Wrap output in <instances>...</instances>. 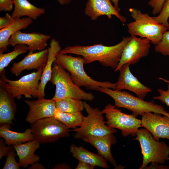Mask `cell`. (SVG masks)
Wrapping results in <instances>:
<instances>
[{
  "instance_id": "obj_1",
  "label": "cell",
  "mask_w": 169,
  "mask_h": 169,
  "mask_svg": "<svg viewBox=\"0 0 169 169\" xmlns=\"http://www.w3.org/2000/svg\"><path fill=\"white\" fill-rule=\"evenodd\" d=\"M131 38V37H124L120 42L111 46L101 44L86 46H68L59 52L81 56L85 64L98 61L104 66L115 69L118 65L123 49Z\"/></svg>"
},
{
  "instance_id": "obj_2",
  "label": "cell",
  "mask_w": 169,
  "mask_h": 169,
  "mask_svg": "<svg viewBox=\"0 0 169 169\" xmlns=\"http://www.w3.org/2000/svg\"><path fill=\"white\" fill-rule=\"evenodd\" d=\"M56 58L55 61L69 73L72 80L78 87H84L87 90L98 91L100 87L115 90V83L98 81L89 76L84 69V63L83 58L74 57L59 52Z\"/></svg>"
},
{
  "instance_id": "obj_3",
  "label": "cell",
  "mask_w": 169,
  "mask_h": 169,
  "mask_svg": "<svg viewBox=\"0 0 169 169\" xmlns=\"http://www.w3.org/2000/svg\"><path fill=\"white\" fill-rule=\"evenodd\" d=\"M99 91L105 93L111 97L117 108H124L132 111L137 116L141 115L145 113L151 112L167 116L169 117V113L161 105L155 104L153 100L145 101L129 93L121 90L117 91L107 88L100 87Z\"/></svg>"
},
{
  "instance_id": "obj_4",
  "label": "cell",
  "mask_w": 169,
  "mask_h": 169,
  "mask_svg": "<svg viewBox=\"0 0 169 169\" xmlns=\"http://www.w3.org/2000/svg\"><path fill=\"white\" fill-rule=\"evenodd\" d=\"M129 11L134 20L127 25L129 33L131 35L146 38L155 45L158 44L167 28L156 21L148 14L142 13L137 8H131Z\"/></svg>"
},
{
  "instance_id": "obj_5",
  "label": "cell",
  "mask_w": 169,
  "mask_h": 169,
  "mask_svg": "<svg viewBox=\"0 0 169 169\" xmlns=\"http://www.w3.org/2000/svg\"><path fill=\"white\" fill-rule=\"evenodd\" d=\"M50 82L55 86L54 95L52 99L56 101L66 98L92 101L95 96L91 93L85 92L75 85L70 75L55 61L52 65Z\"/></svg>"
},
{
  "instance_id": "obj_6",
  "label": "cell",
  "mask_w": 169,
  "mask_h": 169,
  "mask_svg": "<svg viewBox=\"0 0 169 169\" xmlns=\"http://www.w3.org/2000/svg\"><path fill=\"white\" fill-rule=\"evenodd\" d=\"M133 139L139 142L143 156L142 163L139 169H143L150 162L164 164L169 157V146L164 141H156L146 128L139 129Z\"/></svg>"
},
{
  "instance_id": "obj_7",
  "label": "cell",
  "mask_w": 169,
  "mask_h": 169,
  "mask_svg": "<svg viewBox=\"0 0 169 169\" xmlns=\"http://www.w3.org/2000/svg\"><path fill=\"white\" fill-rule=\"evenodd\" d=\"M83 104L88 115L84 117L79 128L71 130L75 132V138L82 139L88 136H103L117 132L116 130L106 125L102 110L98 108H93L86 101L83 102Z\"/></svg>"
},
{
  "instance_id": "obj_8",
  "label": "cell",
  "mask_w": 169,
  "mask_h": 169,
  "mask_svg": "<svg viewBox=\"0 0 169 169\" xmlns=\"http://www.w3.org/2000/svg\"><path fill=\"white\" fill-rule=\"evenodd\" d=\"M30 125L34 139L40 144L54 142L70 136L69 128L54 117L39 120Z\"/></svg>"
},
{
  "instance_id": "obj_9",
  "label": "cell",
  "mask_w": 169,
  "mask_h": 169,
  "mask_svg": "<svg viewBox=\"0 0 169 169\" xmlns=\"http://www.w3.org/2000/svg\"><path fill=\"white\" fill-rule=\"evenodd\" d=\"M102 111L105 115L107 125L120 130L124 137L136 136L139 128L141 127V120L137 118L136 115L125 114L110 104L107 105Z\"/></svg>"
},
{
  "instance_id": "obj_10",
  "label": "cell",
  "mask_w": 169,
  "mask_h": 169,
  "mask_svg": "<svg viewBox=\"0 0 169 169\" xmlns=\"http://www.w3.org/2000/svg\"><path fill=\"white\" fill-rule=\"evenodd\" d=\"M43 69L23 76L17 80L8 79L5 74L0 76L7 90L18 100L37 98L38 92Z\"/></svg>"
},
{
  "instance_id": "obj_11",
  "label": "cell",
  "mask_w": 169,
  "mask_h": 169,
  "mask_svg": "<svg viewBox=\"0 0 169 169\" xmlns=\"http://www.w3.org/2000/svg\"><path fill=\"white\" fill-rule=\"evenodd\" d=\"M150 41L145 38H139L131 35L130 40L124 47L115 72L119 70L124 64H134L148 54L150 48Z\"/></svg>"
},
{
  "instance_id": "obj_12",
  "label": "cell",
  "mask_w": 169,
  "mask_h": 169,
  "mask_svg": "<svg viewBox=\"0 0 169 169\" xmlns=\"http://www.w3.org/2000/svg\"><path fill=\"white\" fill-rule=\"evenodd\" d=\"M141 116V127L149 131L155 140L163 138L169 140L168 117L151 112L145 113Z\"/></svg>"
},
{
  "instance_id": "obj_13",
  "label": "cell",
  "mask_w": 169,
  "mask_h": 169,
  "mask_svg": "<svg viewBox=\"0 0 169 169\" xmlns=\"http://www.w3.org/2000/svg\"><path fill=\"white\" fill-rule=\"evenodd\" d=\"M130 65L125 64L119 70L120 74L116 84L115 90H127L135 94L137 97L143 99L152 90L141 84L131 72Z\"/></svg>"
},
{
  "instance_id": "obj_14",
  "label": "cell",
  "mask_w": 169,
  "mask_h": 169,
  "mask_svg": "<svg viewBox=\"0 0 169 169\" xmlns=\"http://www.w3.org/2000/svg\"><path fill=\"white\" fill-rule=\"evenodd\" d=\"M51 38L48 35L33 32L25 33L18 30L13 34L8 40V45L14 46L18 44L28 45L29 52L42 51L47 46V41Z\"/></svg>"
},
{
  "instance_id": "obj_15",
  "label": "cell",
  "mask_w": 169,
  "mask_h": 169,
  "mask_svg": "<svg viewBox=\"0 0 169 169\" xmlns=\"http://www.w3.org/2000/svg\"><path fill=\"white\" fill-rule=\"evenodd\" d=\"M25 102L29 107L25 120L30 124L42 119L54 117L56 106V102L52 99L26 100Z\"/></svg>"
},
{
  "instance_id": "obj_16",
  "label": "cell",
  "mask_w": 169,
  "mask_h": 169,
  "mask_svg": "<svg viewBox=\"0 0 169 169\" xmlns=\"http://www.w3.org/2000/svg\"><path fill=\"white\" fill-rule=\"evenodd\" d=\"M84 12L92 20H95L102 15L106 16L111 19L114 15L123 23L126 21V18L120 14L110 0H88Z\"/></svg>"
},
{
  "instance_id": "obj_17",
  "label": "cell",
  "mask_w": 169,
  "mask_h": 169,
  "mask_svg": "<svg viewBox=\"0 0 169 169\" xmlns=\"http://www.w3.org/2000/svg\"><path fill=\"white\" fill-rule=\"evenodd\" d=\"M48 57V49L36 53L29 52L20 61L13 63L10 71L16 76H18L25 70H39L45 66Z\"/></svg>"
},
{
  "instance_id": "obj_18",
  "label": "cell",
  "mask_w": 169,
  "mask_h": 169,
  "mask_svg": "<svg viewBox=\"0 0 169 169\" xmlns=\"http://www.w3.org/2000/svg\"><path fill=\"white\" fill-rule=\"evenodd\" d=\"M15 97L6 89L4 82L0 78V124H13L15 120L16 104Z\"/></svg>"
},
{
  "instance_id": "obj_19",
  "label": "cell",
  "mask_w": 169,
  "mask_h": 169,
  "mask_svg": "<svg viewBox=\"0 0 169 169\" xmlns=\"http://www.w3.org/2000/svg\"><path fill=\"white\" fill-rule=\"evenodd\" d=\"M84 142L90 144L97 150L98 154L103 157L115 167L117 166L111 151V146L117 141L113 133L100 136H88L82 139Z\"/></svg>"
},
{
  "instance_id": "obj_20",
  "label": "cell",
  "mask_w": 169,
  "mask_h": 169,
  "mask_svg": "<svg viewBox=\"0 0 169 169\" xmlns=\"http://www.w3.org/2000/svg\"><path fill=\"white\" fill-rule=\"evenodd\" d=\"M48 49V59L47 63L43 69L38 90V99L44 98L46 85L50 81L52 76L53 64L56 60L57 54L62 49L59 41L54 38L52 39Z\"/></svg>"
},
{
  "instance_id": "obj_21",
  "label": "cell",
  "mask_w": 169,
  "mask_h": 169,
  "mask_svg": "<svg viewBox=\"0 0 169 169\" xmlns=\"http://www.w3.org/2000/svg\"><path fill=\"white\" fill-rule=\"evenodd\" d=\"M40 143L34 139L24 143L13 146L19 158L20 167L24 168L28 165L38 161L40 156L34 154L35 151L40 146Z\"/></svg>"
},
{
  "instance_id": "obj_22",
  "label": "cell",
  "mask_w": 169,
  "mask_h": 169,
  "mask_svg": "<svg viewBox=\"0 0 169 169\" xmlns=\"http://www.w3.org/2000/svg\"><path fill=\"white\" fill-rule=\"evenodd\" d=\"M33 19L25 17L16 18L7 27L0 30V53L7 50L8 40L11 36L17 31L27 28L33 23Z\"/></svg>"
},
{
  "instance_id": "obj_23",
  "label": "cell",
  "mask_w": 169,
  "mask_h": 169,
  "mask_svg": "<svg viewBox=\"0 0 169 169\" xmlns=\"http://www.w3.org/2000/svg\"><path fill=\"white\" fill-rule=\"evenodd\" d=\"M10 125L5 124L0 126V137L4 139L7 145L13 146L34 139L30 128H27L23 132H17L10 130Z\"/></svg>"
},
{
  "instance_id": "obj_24",
  "label": "cell",
  "mask_w": 169,
  "mask_h": 169,
  "mask_svg": "<svg viewBox=\"0 0 169 169\" xmlns=\"http://www.w3.org/2000/svg\"><path fill=\"white\" fill-rule=\"evenodd\" d=\"M70 151L73 157L79 161L104 168L109 167L107 161L103 157L89 151L82 146L77 147L72 144Z\"/></svg>"
},
{
  "instance_id": "obj_25",
  "label": "cell",
  "mask_w": 169,
  "mask_h": 169,
  "mask_svg": "<svg viewBox=\"0 0 169 169\" xmlns=\"http://www.w3.org/2000/svg\"><path fill=\"white\" fill-rule=\"evenodd\" d=\"M14 9L11 14L13 18L26 16L36 20L44 14L45 9L38 8L30 3L27 0H13Z\"/></svg>"
},
{
  "instance_id": "obj_26",
  "label": "cell",
  "mask_w": 169,
  "mask_h": 169,
  "mask_svg": "<svg viewBox=\"0 0 169 169\" xmlns=\"http://www.w3.org/2000/svg\"><path fill=\"white\" fill-rule=\"evenodd\" d=\"M54 117L69 129H74L81 125L84 116L81 112H65L61 111L56 109Z\"/></svg>"
},
{
  "instance_id": "obj_27",
  "label": "cell",
  "mask_w": 169,
  "mask_h": 169,
  "mask_svg": "<svg viewBox=\"0 0 169 169\" xmlns=\"http://www.w3.org/2000/svg\"><path fill=\"white\" fill-rule=\"evenodd\" d=\"M28 51V46L24 44H18L14 46L12 51L6 54L0 53V75L5 74V68L18 55Z\"/></svg>"
},
{
  "instance_id": "obj_28",
  "label": "cell",
  "mask_w": 169,
  "mask_h": 169,
  "mask_svg": "<svg viewBox=\"0 0 169 169\" xmlns=\"http://www.w3.org/2000/svg\"><path fill=\"white\" fill-rule=\"evenodd\" d=\"M55 102L56 109L63 112L74 113L81 112L84 109L83 102L81 100L66 98Z\"/></svg>"
},
{
  "instance_id": "obj_29",
  "label": "cell",
  "mask_w": 169,
  "mask_h": 169,
  "mask_svg": "<svg viewBox=\"0 0 169 169\" xmlns=\"http://www.w3.org/2000/svg\"><path fill=\"white\" fill-rule=\"evenodd\" d=\"M153 17L156 21L163 24L168 30H169V23L168 22L169 18V0H165L158 15Z\"/></svg>"
},
{
  "instance_id": "obj_30",
  "label": "cell",
  "mask_w": 169,
  "mask_h": 169,
  "mask_svg": "<svg viewBox=\"0 0 169 169\" xmlns=\"http://www.w3.org/2000/svg\"><path fill=\"white\" fill-rule=\"evenodd\" d=\"M155 50L164 56H169V31L164 33L161 40L156 45Z\"/></svg>"
},
{
  "instance_id": "obj_31",
  "label": "cell",
  "mask_w": 169,
  "mask_h": 169,
  "mask_svg": "<svg viewBox=\"0 0 169 169\" xmlns=\"http://www.w3.org/2000/svg\"><path fill=\"white\" fill-rule=\"evenodd\" d=\"M16 151L13 146L7 155L6 159L3 169H19L20 166L15 159Z\"/></svg>"
},
{
  "instance_id": "obj_32",
  "label": "cell",
  "mask_w": 169,
  "mask_h": 169,
  "mask_svg": "<svg viewBox=\"0 0 169 169\" xmlns=\"http://www.w3.org/2000/svg\"><path fill=\"white\" fill-rule=\"evenodd\" d=\"M157 91L159 94V95L154 96L153 99L159 100L169 106V83H168L167 89L166 90H164L161 88H159L157 90Z\"/></svg>"
},
{
  "instance_id": "obj_33",
  "label": "cell",
  "mask_w": 169,
  "mask_h": 169,
  "mask_svg": "<svg viewBox=\"0 0 169 169\" xmlns=\"http://www.w3.org/2000/svg\"><path fill=\"white\" fill-rule=\"evenodd\" d=\"M166 0H150L148 5L152 8L153 15L159 14L161 11Z\"/></svg>"
},
{
  "instance_id": "obj_34",
  "label": "cell",
  "mask_w": 169,
  "mask_h": 169,
  "mask_svg": "<svg viewBox=\"0 0 169 169\" xmlns=\"http://www.w3.org/2000/svg\"><path fill=\"white\" fill-rule=\"evenodd\" d=\"M13 0H0V11L11 12L13 8Z\"/></svg>"
},
{
  "instance_id": "obj_35",
  "label": "cell",
  "mask_w": 169,
  "mask_h": 169,
  "mask_svg": "<svg viewBox=\"0 0 169 169\" xmlns=\"http://www.w3.org/2000/svg\"><path fill=\"white\" fill-rule=\"evenodd\" d=\"M13 18L9 13H7L3 17H0V29L4 28L11 24L13 21Z\"/></svg>"
},
{
  "instance_id": "obj_36",
  "label": "cell",
  "mask_w": 169,
  "mask_h": 169,
  "mask_svg": "<svg viewBox=\"0 0 169 169\" xmlns=\"http://www.w3.org/2000/svg\"><path fill=\"white\" fill-rule=\"evenodd\" d=\"M5 141L2 138L0 139V160L4 156H7L10 150L13 147L12 146H7Z\"/></svg>"
},
{
  "instance_id": "obj_37",
  "label": "cell",
  "mask_w": 169,
  "mask_h": 169,
  "mask_svg": "<svg viewBox=\"0 0 169 169\" xmlns=\"http://www.w3.org/2000/svg\"><path fill=\"white\" fill-rule=\"evenodd\" d=\"M95 166L86 163L79 161L78 164L75 169H93Z\"/></svg>"
},
{
  "instance_id": "obj_38",
  "label": "cell",
  "mask_w": 169,
  "mask_h": 169,
  "mask_svg": "<svg viewBox=\"0 0 169 169\" xmlns=\"http://www.w3.org/2000/svg\"><path fill=\"white\" fill-rule=\"evenodd\" d=\"M158 163L156 162H152L150 166H147L145 169H169V166H166L159 165Z\"/></svg>"
},
{
  "instance_id": "obj_39",
  "label": "cell",
  "mask_w": 169,
  "mask_h": 169,
  "mask_svg": "<svg viewBox=\"0 0 169 169\" xmlns=\"http://www.w3.org/2000/svg\"><path fill=\"white\" fill-rule=\"evenodd\" d=\"M38 162H36L28 167V169H45V167L42 164L38 163Z\"/></svg>"
},
{
  "instance_id": "obj_40",
  "label": "cell",
  "mask_w": 169,
  "mask_h": 169,
  "mask_svg": "<svg viewBox=\"0 0 169 169\" xmlns=\"http://www.w3.org/2000/svg\"><path fill=\"white\" fill-rule=\"evenodd\" d=\"M54 169H68L69 168V166L65 164H58L55 166Z\"/></svg>"
},
{
  "instance_id": "obj_41",
  "label": "cell",
  "mask_w": 169,
  "mask_h": 169,
  "mask_svg": "<svg viewBox=\"0 0 169 169\" xmlns=\"http://www.w3.org/2000/svg\"><path fill=\"white\" fill-rule=\"evenodd\" d=\"M119 0H111L114 4V6L116 10L119 12L120 11V8L119 7L118 2Z\"/></svg>"
},
{
  "instance_id": "obj_42",
  "label": "cell",
  "mask_w": 169,
  "mask_h": 169,
  "mask_svg": "<svg viewBox=\"0 0 169 169\" xmlns=\"http://www.w3.org/2000/svg\"><path fill=\"white\" fill-rule=\"evenodd\" d=\"M59 4L61 5L68 4L72 0H57Z\"/></svg>"
},
{
  "instance_id": "obj_43",
  "label": "cell",
  "mask_w": 169,
  "mask_h": 169,
  "mask_svg": "<svg viewBox=\"0 0 169 169\" xmlns=\"http://www.w3.org/2000/svg\"><path fill=\"white\" fill-rule=\"evenodd\" d=\"M159 79L160 80H162L166 83H169V80H168L166 79L161 77H159Z\"/></svg>"
},
{
  "instance_id": "obj_44",
  "label": "cell",
  "mask_w": 169,
  "mask_h": 169,
  "mask_svg": "<svg viewBox=\"0 0 169 169\" xmlns=\"http://www.w3.org/2000/svg\"><path fill=\"white\" fill-rule=\"evenodd\" d=\"M168 160L169 161V158H168Z\"/></svg>"
}]
</instances>
